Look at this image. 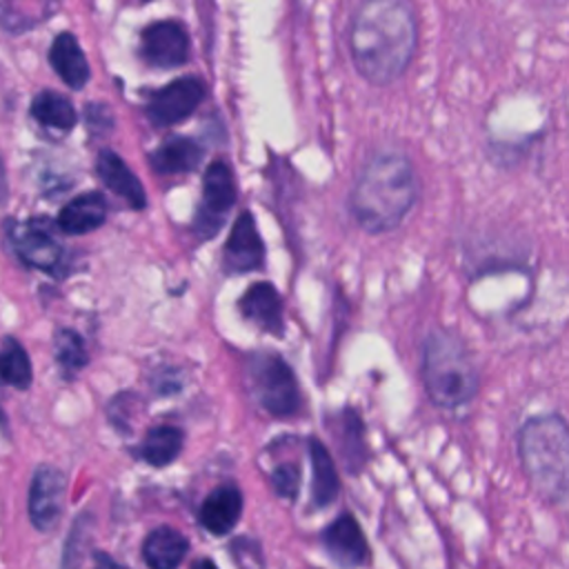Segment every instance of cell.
<instances>
[{
    "mask_svg": "<svg viewBox=\"0 0 569 569\" xmlns=\"http://www.w3.org/2000/svg\"><path fill=\"white\" fill-rule=\"evenodd\" d=\"M242 513V493L236 485H220L216 487L200 505L198 518L200 525L213 533L224 536L229 533Z\"/></svg>",
    "mask_w": 569,
    "mask_h": 569,
    "instance_id": "cell-15",
    "label": "cell"
},
{
    "mask_svg": "<svg viewBox=\"0 0 569 569\" xmlns=\"http://www.w3.org/2000/svg\"><path fill=\"white\" fill-rule=\"evenodd\" d=\"M340 451L345 462L356 473L365 462V438H362V422L356 411L345 409L340 422Z\"/></svg>",
    "mask_w": 569,
    "mask_h": 569,
    "instance_id": "cell-25",
    "label": "cell"
},
{
    "mask_svg": "<svg viewBox=\"0 0 569 569\" xmlns=\"http://www.w3.org/2000/svg\"><path fill=\"white\" fill-rule=\"evenodd\" d=\"M31 116L47 129L56 131H69L73 129L78 113L71 104V100L58 91H40L31 100Z\"/></svg>",
    "mask_w": 569,
    "mask_h": 569,
    "instance_id": "cell-22",
    "label": "cell"
},
{
    "mask_svg": "<svg viewBox=\"0 0 569 569\" xmlns=\"http://www.w3.org/2000/svg\"><path fill=\"white\" fill-rule=\"evenodd\" d=\"M200 160H202V147L196 140L184 136L167 138L151 153V167L164 176L189 173L200 164Z\"/></svg>",
    "mask_w": 569,
    "mask_h": 569,
    "instance_id": "cell-19",
    "label": "cell"
},
{
    "mask_svg": "<svg viewBox=\"0 0 569 569\" xmlns=\"http://www.w3.org/2000/svg\"><path fill=\"white\" fill-rule=\"evenodd\" d=\"M522 471L549 502L569 500V425L558 413L531 416L518 431Z\"/></svg>",
    "mask_w": 569,
    "mask_h": 569,
    "instance_id": "cell-3",
    "label": "cell"
},
{
    "mask_svg": "<svg viewBox=\"0 0 569 569\" xmlns=\"http://www.w3.org/2000/svg\"><path fill=\"white\" fill-rule=\"evenodd\" d=\"M202 100H204L202 80L187 76L153 91L149 96L144 111L156 127H169L189 118L200 107Z\"/></svg>",
    "mask_w": 569,
    "mask_h": 569,
    "instance_id": "cell-7",
    "label": "cell"
},
{
    "mask_svg": "<svg viewBox=\"0 0 569 569\" xmlns=\"http://www.w3.org/2000/svg\"><path fill=\"white\" fill-rule=\"evenodd\" d=\"M347 44L356 71L371 84L396 82L409 67L418 44V22L411 4L369 0L356 7Z\"/></svg>",
    "mask_w": 569,
    "mask_h": 569,
    "instance_id": "cell-1",
    "label": "cell"
},
{
    "mask_svg": "<svg viewBox=\"0 0 569 569\" xmlns=\"http://www.w3.org/2000/svg\"><path fill=\"white\" fill-rule=\"evenodd\" d=\"M322 545L336 565L345 569L362 567L369 560V545L351 513H340L325 531Z\"/></svg>",
    "mask_w": 569,
    "mask_h": 569,
    "instance_id": "cell-12",
    "label": "cell"
},
{
    "mask_svg": "<svg viewBox=\"0 0 569 569\" xmlns=\"http://www.w3.org/2000/svg\"><path fill=\"white\" fill-rule=\"evenodd\" d=\"M53 356L64 378H73L89 360L84 342L73 329H58L53 338Z\"/></svg>",
    "mask_w": 569,
    "mask_h": 569,
    "instance_id": "cell-24",
    "label": "cell"
},
{
    "mask_svg": "<svg viewBox=\"0 0 569 569\" xmlns=\"http://www.w3.org/2000/svg\"><path fill=\"white\" fill-rule=\"evenodd\" d=\"M256 398L276 418L293 416L300 409V389L291 367L278 353H260L249 365Z\"/></svg>",
    "mask_w": 569,
    "mask_h": 569,
    "instance_id": "cell-5",
    "label": "cell"
},
{
    "mask_svg": "<svg viewBox=\"0 0 569 569\" xmlns=\"http://www.w3.org/2000/svg\"><path fill=\"white\" fill-rule=\"evenodd\" d=\"M96 171L102 180V184L113 191L118 198H122L131 209H144L147 207V193L136 173L124 164V160L111 151L102 149L96 160Z\"/></svg>",
    "mask_w": 569,
    "mask_h": 569,
    "instance_id": "cell-14",
    "label": "cell"
},
{
    "mask_svg": "<svg viewBox=\"0 0 569 569\" xmlns=\"http://www.w3.org/2000/svg\"><path fill=\"white\" fill-rule=\"evenodd\" d=\"M9 240L18 253V258L40 271L53 273L62 262V247L53 236L40 229L33 220L29 222H11Z\"/></svg>",
    "mask_w": 569,
    "mask_h": 569,
    "instance_id": "cell-11",
    "label": "cell"
},
{
    "mask_svg": "<svg viewBox=\"0 0 569 569\" xmlns=\"http://www.w3.org/2000/svg\"><path fill=\"white\" fill-rule=\"evenodd\" d=\"M140 56L151 67H180L189 60V36L176 20H158L140 33Z\"/></svg>",
    "mask_w": 569,
    "mask_h": 569,
    "instance_id": "cell-9",
    "label": "cell"
},
{
    "mask_svg": "<svg viewBox=\"0 0 569 569\" xmlns=\"http://www.w3.org/2000/svg\"><path fill=\"white\" fill-rule=\"evenodd\" d=\"M187 551L189 540L173 527H158L142 542V558L151 569H176Z\"/></svg>",
    "mask_w": 569,
    "mask_h": 569,
    "instance_id": "cell-18",
    "label": "cell"
},
{
    "mask_svg": "<svg viewBox=\"0 0 569 569\" xmlns=\"http://www.w3.org/2000/svg\"><path fill=\"white\" fill-rule=\"evenodd\" d=\"M236 202V180L227 162L216 160L207 167L202 180V200L193 218L198 238H213Z\"/></svg>",
    "mask_w": 569,
    "mask_h": 569,
    "instance_id": "cell-6",
    "label": "cell"
},
{
    "mask_svg": "<svg viewBox=\"0 0 569 569\" xmlns=\"http://www.w3.org/2000/svg\"><path fill=\"white\" fill-rule=\"evenodd\" d=\"M262 264H264V242L258 233L253 216L249 211H242L236 218L231 233L224 242L222 267L227 273H249V271L262 269Z\"/></svg>",
    "mask_w": 569,
    "mask_h": 569,
    "instance_id": "cell-10",
    "label": "cell"
},
{
    "mask_svg": "<svg viewBox=\"0 0 569 569\" xmlns=\"http://www.w3.org/2000/svg\"><path fill=\"white\" fill-rule=\"evenodd\" d=\"M420 373L427 396L442 409H458L478 393V369L462 342L449 329H433L422 340Z\"/></svg>",
    "mask_w": 569,
    "mask_h": 569,
    "instance_id": "cell-4",
    "label": "cell"
},
{
    "mask_svg": "<svg viewBox=\"0 0 569 569\" xmlns=\"http://www.w3.org/2000/svg\"><path fill=\"white\" fill-rule=\"evenodd\" d=\"M67 478L51 465H40L33 471L29 487V518L38 531H51L62 516Z\"/></svg>",
    "mask_w": 569,
    "mask_h": 569,
    "instance_id": "cell-8",
    "label": "cell"
},
{
    "mask_svg": "<svg viewBox=\"0 0 569 569\" xmlns=\"http://www.w3.org/2000/svg\"><path fill=\"white\" fill-rule=\"evenodd\" d=\"M0 429H4V431H7V416L2 413V409H0Z\"/></svg>",
    "mask_w": 569,
    "mask_h": 569,
    "instance_id": "cell-29",
    "label": "cell"
},
{
    "mask_svg": "<svg viewBox=\"0 0 569 569\" xmlns=\"http://www.w3.org/2000/svg\"><path fill=\"white\" fill-rule=\"evenodd\" d=\"M191 569H218L216 565H213V560H209V558H200V560H196L193 562V567Z\"/></svg>",
    "mask_w": 569,
    "mask_h": 569,
    "instance_id": "cell-28",
    "label": "cell"
},
{
    "mask_svg": "<svg viewBox=\"0 0 569 569\" xmlns=\"http://www.w3.org/2000/svg\"><path fill=\"white\" fill-rule=\"evenodd\" d=\"M31 380L33 369L24 347L11 336L4 338V345L0 349V382L16 389H29Z\"/></svg>",
    "mask_w": 569,
    "mask_h": 569,
    "instance_id": "cell-23",
    "label": "cell"
},
{
    "mask_svg": "<svg viewBox=\"0 0 569 569\" xmlns=\"http://www.w3.org/2000/svg\"><path fill=\"white\" fill-rule=\"evenodd\" d=\"M240 311L249 322H253L267 333L280 336L284 331L282 298L269 282L251 284L240 298Z\"/></svg>",
    "mask_w": 569,
    "mask_h": 569,
    "instance_id": "cell-13",
    "label": "cell"
},
{
    "mask_svg": "<svg viewBox=\"0 0 569 569\" xmlns=\"http://www.w3.org/2000/svg\"><path fill=\"white\" fill-rule=\"evenodd\" d=\"M271 482L278 496L282 498H296L300 487V469L296 465H280L271 473Z\"/></svg>",
    "mask_w": 569,
    "mask_h": 569,
    "instance_id": "cell-26",
    "label": "cell"
},
{
    "mask_svg": "<svg viewBox=\"0 0 569 569\" xmlns=\"http://www.w3.org/2000/svg\"><path fill=\"white\" fill-rule=\"evenodd\" d=\"M307 449H309V460H311V471H313L311 500L316 507H327L336 500V496L340 491L336 465L318 438H309Z\"/></svg>",
    "mask_w": 569,
    "mask_h": 569,
    "instance_id": "cell-20",
    "label": "cell"
},
{
    "mask_svg": "<svg viewBox=\"0 0 569 569\" xmlns=\"http://www.w3.org/2000/svg\"><path fill=\"white\" fill-rule=\"evenodd\" d=\"M93 558H96V569H127V567L118 565L111 556H107V553H102V551H96Z\"/></svg>",
    "mask_w": 569,
    "mask_h": 569,
    "instance_id": "cell-27",
    "label": "cell"
},
{
    "mask_svg": "<svg viewBox=\"0 0 569 569\" xmlns=\"http://www.w3.org/2000/svg\"><path fill=\"white\" fill-rule=\"evenodd\" d=\"M182 442H184V433L178 427L158 425L144 433L138 456L151 467H167L180 456Z\"/></svg>",
    "mask_w": 569,
    "mask_h": 569,
    "instance_id": "cell-21",
    "label": "cell"
},
{
    "mask_svg": "<svg viewBox=\"0 0 569 569\" xmlns=\"http://www.w3.org/2000/svg\"><path fill=\"white\" fill-rule=\"evenodd\" d=\"M104 220H107L104 196L100 191H84L60 209L56 222L64 233L82 236L102 227Z\"/></svg>",
    "mask_w": 569,
    "mask_h": 569,
    "instance_id": "cell-17",
    "label": "cell"
},
{
    "mask_svg": "<svg viewBox=\"0 0 569 569\" xmlns=\"http://www.w3.org/2000/svg\"><path fill=\"white\" fill-rule=\"evenodd\" d=\"M49 62L67 87L80 91L89 82V62L73 33L62 31L56 36V40L49 47Z\"/></svg>",
    "mask_w": 569,
    "mask_h": 569,
    "instance_id": "cell-16",
    "label": "cell"
},
{
    "mask_svg": "<svg viewBox=\"0 0 569 569\" xmlns=\"http://www.w3.org/2000/svg\"><path fill=\"white\" fill-rule=\"evenodd\" d=\"M420 193L411 160L396 149L371 153L351 187L349 209L369 233H387L402 224Z\"/></svg>",
    "mask_w": 569,
    "mask_h": 569,
    "instance_id": "cell-2",
    "label": "cell"
}]
</instances>
